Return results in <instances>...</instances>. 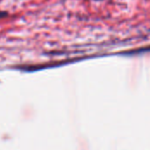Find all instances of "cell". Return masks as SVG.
Masks as SVG:
<instances>
[{
	"mask_svg": "<svg viewBox=\"0 0 150 150\" xmlns=\"http://www.w3.org/2000/svg\"><path fill=\"white\" fill-rule=\"evenodd\" d=\"M6 15H7V12H5V11H0V18L5 17Z\"/></svg>",
	"mask_w": 150,
	"mask_h": 150,
	"instance_id": "1",
	"label": "cell"
},
{
	"mask_svg": "<svg viewBox=\"0 0 150 150\" xmlns=\"http://www.w3.org/2000/svg\"><path fill=\"white\" fill-rule=\"evenodd\" d=\"M149 50H150V49H149Z\"/></svg>",
	"mask_w": 150,
	"mask_h": 150,
	"instance_id": "2",
	"label": "cell"
}]
</instances>
